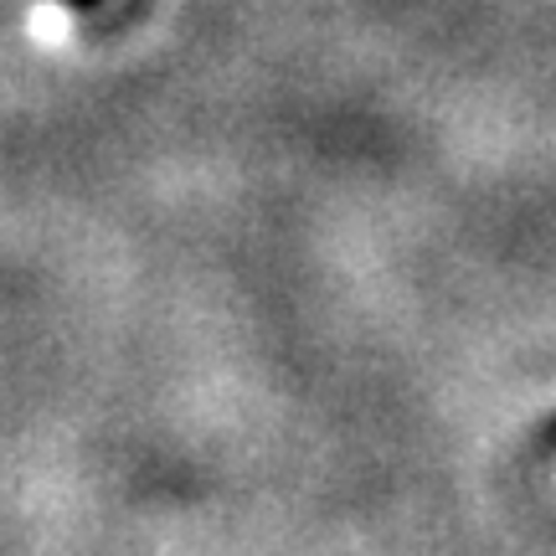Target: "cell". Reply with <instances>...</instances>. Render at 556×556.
<instances>
[{
    "label": "cell",
    "instance_id": "obj_1",
    "mask_svg": "<svg viewBox=\"0 0 556 556\" xmlns=\"http://www.w3.org/2000/svg\"><path fill=\"white\" fill-rule=\"evenodd\" d=\"M31 31H37V37H47V41H58L62 31H67V26H62V11H58V5H47V11H31Z\"/></svg>",
    "mask_w": 556,
    "mask_h": 556
}]
</instances>
